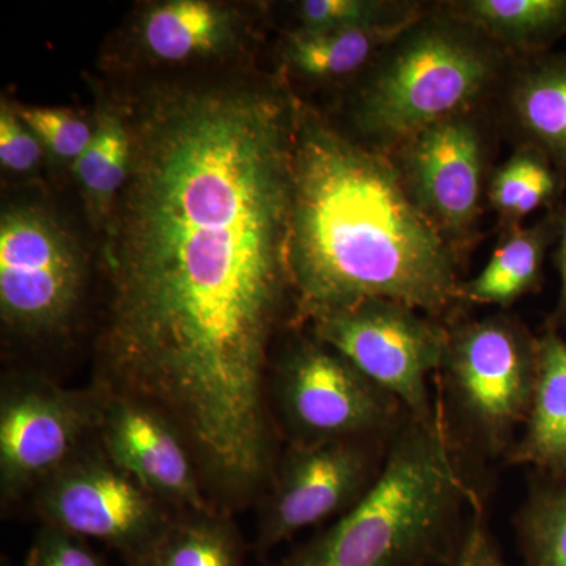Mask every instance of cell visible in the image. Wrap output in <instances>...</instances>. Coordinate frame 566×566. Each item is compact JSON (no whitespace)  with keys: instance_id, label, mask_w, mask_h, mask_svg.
Listing matches in <instances>:
<instances>
[{"instance_id":"4","label":"cell","mask_w":566,"mask_h":566,"mask_svg":"<svg viewBox=\"0 0 566 566\" xmlns=\"http://www.w3.org/2000/svg\"><path fill=\"white\" fill-rule=\"evenodd\" d=\"M379 57L354 122L387 155L428 126L469 114L504 63L501 46L450 17L419 18Z\"/></svg>"},{"instance_id":"25","label":"cell","mask_w":566,"mask_h":566,"mask_svg":"<svg viewBox=\"0 0 566 566\" xmlns=\"http://www.w3.org/2000/svg\"><path fill=\"white\" fill-rule=\"evenodd\" d=\"M14 107L21 120L39 137L41 145L61 161L76 163L91 145L92 126L73 111L59 107Z\"/></svg>"},{"instance_id":"5","label":"cell","mask_w":566,"mask_h":566,"mask_svg":"<svg viewBox=\"0 0 566 566\" xmlns=\"http://www.w3.org/2000/svg\"><path fill=\"white\" fill-rule=\"evenodd\" d=\"M438 374L439 419L458 455H509L534 397L535 335L504 314L460 324Z\"/></svg>"},{"instance_id":"6","label":"cell","mask_w":566,"mask_h":566,"mask_svg":"<svg viewBox=\"0 0 566 566\" xmlns=\"http://www.w3.org/2000/svg\"><path fill=\"white\" fill-rule=\"evenodd\" d=\"M268 401L289 444L390 439L409 417L392 395L315 337L290 346L275 363Z\"/></svg>"},{"instance_id":"18","label":"cell","mask_w":566,"mask_h":566,"mask_svg":"<svg viewBox=\"0 0 566 566\" xmlns=\"http://www.w3.org/2000/svg\"><path fill=\"white\" fill-rule=\"evenodd\" d=\"M245 543L232 513L212 506L177 513L147 549L125 566H244Z\"/></svg>"},{"instance_id":"29","label":"cell","mask_w":566,"mask_h":566,"mask_svg":"<svg viewBox=\"0 0 566 566\" xmlns=\"http://www.w3.org/2000/svg\"><path fill=\"white\" fill-rule=\"evenodd\" d=\"M556 263L558 275H560V292H558L556 311L547 322V327L558 331L566 327V205L562 211H558Z\"/></svg>"},{"instance_id":"1","label":"cell","mask_w":566,"mask_h":566,"mask_svg":"<svg viewBox=\"0 0 566 566\" xmlns=\"http://www.w3.org/2000/svg\"><path fill=\"white\" fill-rule=\"evenodd\" d=\"M296 104L259 84L169 87L128 112V180L106 222L95 386L158 409L223 499L273 472L271 344L293 304Z\"/></svg>"},{"instance_id":"21","label":"cell","mask_w":566,"mask_h":566,"mask_svg":"<svg viewBox=\"0 0 566 566\" xmlns=\"http://www.w3.org/2000/svg\"><path fill=\"white\" fill-rule=\"evenodd\" d=\"M133 142L128 112L106 106L96 117L87 150L74 163L85 207L96 227L106 226L128 180Z\"/></svg>"},{"instance_id":"26","label":"cell","mask_w":566,"mask_h":566,"mask_svg":"<svg viewBox=\"0 0 566 566\" xmlns=\"http://www.w3.org/2000/svg\"><path fill=\"white\" fill-rule=\"evenodd\" d=\"M24 566H109L92 542L63 528L41 524L33 536Z\"/></svg>"},{"instance_id":"24","label":"cell","mask_w":566,"mask_h":566,"mask_svg":"<svg viewBox=\"0 0 566 566\" xmlns=\"http://www.w3.org/2000/svg\"><path fill=\"white\" fill-rule=\"evenodd\" d=\"M422 17L419 7L389 0H304L297 18L305 31H354L408 24Z\"/></svg>"},{"instance_id":"8","label":"cell","mask_w":566,"mask_h":566,"mask_svg":"<svg viewBox=\"0 0 566 566\" xmlns=\"http://www.w3.org/2000/svg\"><path fill=\"white\" fill-rule=\"evenodd\" d=\"M316 340L344 356L374 385L400 401L424 427H439L431 375L444 363L450 329L411 305L367 300L312 318Z\"/></svg>"},{"instance_id":"27","label":"cell","mask_w":566,"mask_h":566,"mask_svg":"<svg viewBox=\"0 0 566 566\" xmlns=\"http://www.w3.org/2000/svg\"><path fill=\"white\" fill-rule=\"evenodd\" d=\"M43 145L21 120L17 107L2 102L0 106V163L14 174L32 172L39 166Z\"/></svg>"},{"instance_id":"20","label":"cell","mask_w":566,"mask_h":566,"mask_svg":"<svg viewBox=\"0 0 566 566\" xmlns=\"http://www.w3.org/2000/svg\"><path fill=\"white\" fill-rule=\"evenodd\" d=\"M416 21L354 31L297 29L286 35L283 57L290 69L308 80L352 76L379 57Z\"/></svg>"},{"instance_id":"7","label":"cell","mask_w":566,"mask_h":566,"mask_svg":"<svg viewBox=\"0 0 566 566\" xmlns=\"http://www.w3.org/2000/svg\"><path fill=\"white\" fill-rule=\"evenodd\" d=\"M87 263L76 237L50 208L10 203L0 216V318L28 340L70 329L84 297Z\"/></svg>"},{"instance_id":"28","label":"cell","mask_w":566,"mask_h":566,"mask_svg":"<svg viewBox=\"0 0 566 566\" xmlns=\"http://www.w3.org/2000/svg\"><path fill=\"white\" fill-rule=\"evenodd\" d=\"M449 566H509L488 527L483 506H479L469 517Z\"/></svg>"},{"instance_id":"3","label":"cell","mask_w":566,"mask_h":566,"mask_svg":"<svg viewBox=\"0 0 566 566\" xmlns=\"http://www.w3.org/2000/svg\"><path fill=\"white\" fill-rule=\"evenodd\" d=\"M479 506L442 424L409 416L367 494L268 566H449Z\"/></svg>"},{"instance_id":"9","label":"cell","mask_w":566,"mask_h":566,"mask_svg":"<svg viewBox=\"0 0 566 566\" xmlns=\"http://www.w3.org/2000/svg\"><path fill=\"white\" fill-rule=\"evenodd\" d=\"M104 394L69 389L46 376L10 374L0 387V501L2 509L33 491L91 442Z\"/></svg>"},{"instance_id":"15","label":"cell","mask_w":566,"mask_h":566,"mask_svg":"<svg viewBox=\"0 0 566 566\" xmlns=\"http://www.w3.org/2000/svg\"><path fill=\"white\" fill-rule=\"evenodd\" d=\"M505 461L566 475V340L551 327L536 337L531 411Z\"/></svg>"},{"instance_id":"22","label":"cell","mask_w":566,"mask_h":566,"mask_svg":"<svg viewBox=\"0 0 566 566\" xmlns=\"http://www.w3.org/2000/svg\"><path fill=\"white\" fill-rule=\"evenodd\" d=\"M564 174L545 153L524 144L491 178L488 197L502 223L513 229L560 193Z\"/></svg>"},{"instance_id":"16","label":"cell","mask_w":566,"mask_h":566,"mask_svg":"<svg viewBox=\"0 0 566 566\" xmlns=\"http://www.w3.org/2000/svg\"><path fill=\"white\" fill-rule=\"evenodd\" d=\"M557 234L558 211L547 212L532 226L513 227L483 270L460 282L458 300L506 308L534 292L542 279L547 249L556 243Z\"/></svg>"},{"instance_id":"13","label":"cell","mask_w":566,"mask_h":566,"mask_svg":"<svg viewBox=\"0 0 566 566\" xmlns=\"http://www.w3.org/2000/svg\"><path fill=\"white\" fill-rule=\"evenodd\" d=\"M103 394L95 439L104 455L175 513L216 506L180 428L144 401Z\"/></svg>"},{"instance_id":"14","label":"cell","mask_w":566,"mask_h":566,"mask_svg":"<svg viewBox=\"0 0 566 566\" xmlns=\"http://www.w3.org/2000/svg\"><path fill=\"white\" fill-rule=\"evenodd\" d=\"M137 43L147 57L182 63L219 57L237 46L243 32L240 13L210 0L153 3L137 22Z\"/></svg>"},{"instance_id":"12","label":"cell","mask_w":566,"mask_h":566,"mask_svg":"<svg viewBox=\"0 0 566 566\" xmlns=\"http://www.w3.org/2000/svg\"><path fill=\"white\" fill-rule=\"evenodd\" d=\"M469 114L428 126L395 148L406 191L450 244L461 243L479 219L485 147Z\"/></svg>"},{"instance_id":"19","label":"cell","mask_w":566,"mask_h":566,"mask_svg":"<svg viewBox=\"0 0 566 566\" xmlns=\"http://www.w3.org/2000/svg\"><path fill=\"white\" fill-rule=\"evenodd\" d=\"M449 17L497 46L538 55L566 33V0H464L450 3Z\"/></svg>"},{"instance_id":"17","label":"cell","mask_w":566,"mask_h":566,"mask_svg":"<svg viewBox=\"0 0 566 566\" xmlns=\"http://www.w3.org/2000/svg\"><path fill=\"white\" fill-rule=\"evenodd\" d=\"M509 109L526 144L566 175V55H536L517 71Z\"/></svg>"},{"instance_id":"2","label":"cell","mask_w":566,"mask_h":566,"mask_svg":"<svg viewBox=\"0 0 566 566\" xmlns=\"http://www.w3.org/2000/svg\"><path fill=\"white\" fill-rule=\"evenodd\" d=\"M289 264L294 319L367 300L439 318L457 303V251L417 208L390 155L296 104Z\"/></svg>"},{"instance_id":"23","label":"cell","mask_w":566,"mask_h":566,"mask_svg":"<svg viewBox=\"0 0 566 566\" xmlns=\"http://www.w3.org/2000/svg\"><path fill=\"white\" fill-rule=\"evenodd\" d=\"M516 531L526 566H566V475L532 490Z\"/></svg>"},{"instance_id":"11","label":"cell","mask_w":566,"mask_h":566,"mask_svg":"<svg viewBox=\"0 0 566 566\" xmlns=\"http://www.w3.org/2000/svg\"><path fill=\"white\" fill-rule=\"evenodd\" d=\"M41 524L103 543L123 562L139 556L172 523L170 506L104 455L95 439L33 491Z\"/></svg>"},{"instance_id":"10","label":"cell","mask_w":566,"mask_h":566,"mask_svg":"<svg viewBox=\"0 0 566 566\" xmlns=\"http://www.w3.org/2000/svg\"><path fill=\"white\" fill-rule=\"evenodd\" d=\"M390 439L289 444L262 494L253 551L268 556L301 532L348 512L381 474Z\"/></svg>"}]
</instances>
